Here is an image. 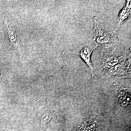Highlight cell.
Returning <instances> with one entry per match:
<instances>
[{"label":"cell","mask_w":131,"mask_h":131,"mask_svg":"<svg viewBox=\"0 0 131 131\" xmlns=\"http://www.w3.org/2000/svg\"><path fill=\"white\" fill-rule=\"evenodd\" d=\"M118 44H110L102 46L101 57L97 65L93 69L92 77L102 78L108 71L126 57V49L124 54L119 56L116 52Z\"/></svg>","instance_id":"1"},{"label":"cell","mask_w":131,"mask_h":131,"mask_svg":"<svg viewBox=\"0 0 131 131\" xmlns=\"http://www.w3.org/2000/svg\"><path fill=\"white\" fill-rule=\"evenodd\" d=\"M94 22V34L91 38L98 46L110 44L118 43V31L115 29L112 31L104 30L99 26V20L96 16L93 18Z\"/></svg>","instance_id":"2"},{"label":"cell","mask_w":131,"mask_h":131,"mask_svg":"<svg viewBox=\"0 0 131 131\" xmlns=\"http://www.w3.org/2000/svg\"><path fill=\"white\" fill-rule=\"evenodd\" d=\"M102 78L115 79L131 78V53L123 61L110 68Z\"/></svg>","instance_id":"3"},{"label":"cell","mask_w":131,"mask_h":131,"mask_svg":"<svg viewBox=\"0 0 131 131\" xmlns=\"http://www.w3.org/2000/svg\"><path fill=\"white\" fill-rule=\"evenodd\" d=\"M98 47V45L90 38L84 44L74 50L66 51V53L75 54L80 56L93 72L94 68L91 62V55L94 50Z\"/></svg>","instance_id":"4"},{"label":"cell","mask_w":131,"mask_h":131,"mask_svg":"<svg viewBox=\"0 0 131 131\" xmlns=\"http://www.w3.org/2000/svg\"><path fill=\"white\" fill-rule=\"evenodd\" d=\"M131 1L128 0L126 1V3L123 9L119 13V15L117 19V26L116 30H118L121 26L126 21L130 15L131 12Z\"/></svg>","instance_id":"5"},{"label":"cell","mask_w":131,"mask_h":131,"mask_svg":"<svg viewBox=\"0 0 131 131\" xmlns=\"http://www.w3.org/2000/svg\"><path fill=\"white\" fill-rule=\"evenodd\" d=\"M6 34L8 39L9 40L11 47L13 50H16L18 47V38L16 32L14 29L6 20Z\"/></svg>","instance_id":"6"},{"label":"cell","mask_w":131,"mask_h":131,"mask_svg":"<svg viewBox=\"0 0 131 131\" xmlns=\"http://www.w3.org/2000/svg\"><path fill=\"white\" fill-rule=\"evenodd\" d=\"M119 96V102L121 104L124 106H126L131 102L130 95L126 91H122L120 93Z\"/></svg>","instance_id":"7"},{"label":"cell","mask_w":131,"mask_h":131,"mask_svg":"<svg viewBox=\"0 0 131 131\" xmlns=\"http://www.w3.org/2000/svg\"><path fill=\"white\" fill-rule=\"evenodd\" d=\"M1 75L0 74V82H1Z\"/></svg>","instance_id":"8"}]
</instances>
